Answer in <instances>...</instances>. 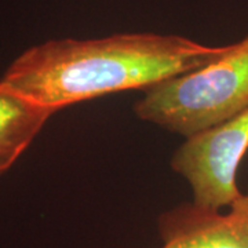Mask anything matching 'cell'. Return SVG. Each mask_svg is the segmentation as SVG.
<instances>
[{
    "label": "cell",
    "instance_id": "1",
    "mask_svg": "<svg viewBox=\"0 0 248 248\" xmlns=\"http://www.w3.org/2000/svg\"><path fill=\"white\" fill-rule=\"evenodd\" d=\"M226 46L203 45L184 36L155 32L47 40L18 55L0 83L58 112L110 93L143 91L207 65L221 57Z\"/></svg>",
    "mask_w": 248,
    "mask_h": 248
},
{
    "label": "cell",
    "instance_id": "2",
    "mask_svg": "<svg viewBox=\"0 0 248 248\" xmlns=\"http://www.w3.org/2000/svg\"><path fill=\"white\" fill-rule=\"evenodd\" d=\"M248 109V35L195 71L143 90L134 113L185 140Z\"/></svg>",
    "mask_w": 248,
    "mask_h": 248
},
{
    "label": "cell",
    "instance_id": "5",
    "mask_svg": "<svg viewBox=\"0 0 248 248\" xmlns=\"http://www.w3.org/2000/svg\"><path fill=\"white\" fill-rule=\"evenodd\" d=\"M54 113L0 83V175L27 151Z\"/></svg>",
    "mask_w": 248,
    "mask_h": 248
},
{
    "label": "cell",
    "instance_id": "4",
    "mask_svg": "<svg viewBox=\"0 0 248 248\" xmlns=\"http://www.w3.org/2000/svg\"><path fill=\"white\" fill-rule=\"evenodd\" d=\"M157 232L159 248H248V190L226 211L179 204L160 215Z\"/></svg>",
    "mask_w": 248,
    "mask_h": 248
},
{
    "label": "cell",
    "instance_id": "3",
    "mask_svg": "<svg viewBox=\"0 0 248 248\" xmlns=\"http://www.w3.org/2000/svg\"><path fill=\"white\" fill-rule=\"evenodd\" d=\"M248 152V109L228 122L187 138L174 153L171 169L192 187L193 203L225 210L243 192L237 170Z\"/></svg>",
    "mask_w": 248,
    "mask_h": 248
}]
</instances>
